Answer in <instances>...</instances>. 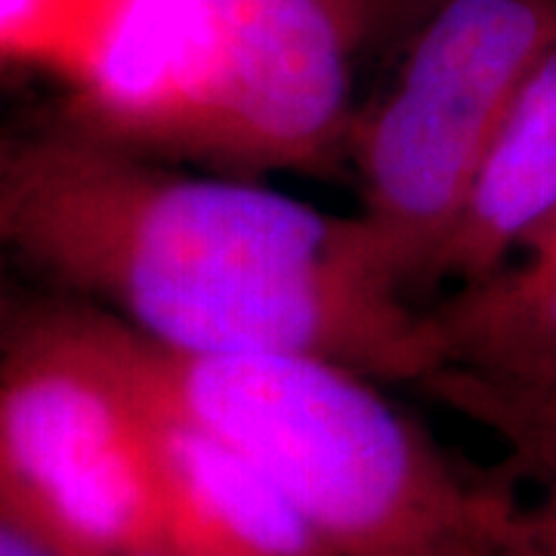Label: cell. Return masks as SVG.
<instances>
[{"mask_svg": "<svg viewBox=\"0 0 556 556\" xmlns=\"http://www.w3.org/2000/svg\"><path fill=\"white\" fill-rule=\"evenodd\" d=\"M0 241L179 353H291L427 383V316L362 217L167 174L97 137L0 139Z\"/></svg>", "mask_w": 556, "mask_h": 556, "instance_id": "6da1fadb", "label": "cell"}, {"mask_svg": "<svg viewBox=\"0 0 556 556\" xmlns=\"http://www.w3.org/2000/svg\"><path fill=\"white\" fill-rule=\"evenodd\" d=\"M146 393L251 457L338 556H497L514 501L473 482L371 378L291 353H179L84 316Z\"/></svg>", "mask_w": 556, "mask_h": 556, "instance_id": "7a4b0ae2", "label": "cell"}, {"mask_svg": "<svg viewBox=\"0 0 556 556\" xmlns=\"http://www.w3.org/2000/svg\"><path fill=\"white\" fill-rule=\"evenodd\" d=\"M551 47L556 0H442L420 22L393 93L358 137V217L405 294L437 281L497 130Z\"/></svg>", "mask_w": 556, "mask_h": 556, "instance_id": "3957f363", "label": "cell"}, {"mask_svg": "<svg viewBox=\"0 0 556 556\" xmlns=\"http://www.w3.org/2000/svg\"><path fill=\"white\" fill-rule=\"evenodd\" d=\"M0 517L53 556L167 551L137 402L80 316L40 325L0 371Z\"/></svg>", "mask_w": 556, "mask_h": 556, "instance_id": "277c9868", "label": "cell"}, {"mask_svg": "<svg viewBox=\"0 0 556 556\" xmlns=\"http://www.w3.org/2000/svg\"><path fill=\"white\" fill-rule=\"evenodd\" d=\"M217 84L179 149L241 167L325 159L346 124L350 53L362 35L331 0H223Z\"/></svg>", "mask_w": 556, "mask_h": 556, "instance_id": "5b68a950", "label": "cell"}, {"mask_svg": "<svg viewBox=\"0 0 556 556\" xmlns=\"http://www.w3.org/2000/svg\"><path fill=\"white\" fill-rule=\"evenodd\" d=\"M223 53V0H90L60 72L93 130L179 149Z\"/></svg>", "mask_w": 556, "mask_h": 556, "instance_id": "8992f818", "label": "cell"}, {"mask_svg": "<svg viewBox=\"0 0 556 556\" xmlns=\"http://www.w3.org/2000/svg\"><path fill=\"white\" fill-rule=\"evenodd\" d=\"M517 254L424 313L439 356L424 387L473 420L556 390V214Z\"/></svg>", "mask_w": 556, "mask_h": 556, "instance_id": "52a82bcc", "label": "cell"}, {"mask_svg": "<svg viewBox=\"0 0 556 556\" xmlns=\"http://www.w3.org/2000/svg\"><path fill=\"white\" fill-rule=\"evenodd\" d=\"M84 331L90 334L87 321ZM112 368L137 402L159 477L164 544L170 554L338 556L251 457L146 393L115 362Z\"/></svg>", "mask_w": 556, "mask_h": 556, "instance_id": "ba28073f", "label": "cell"}, {"mask_svg": "<svg viewBox=\"0 0 556 556\" xmlns=\"http://www.w3.org/2000/svg\"><path fill=\"white\" fill-rule=\"evenodd\" d=\"M556 214V47L522 80L479 170L437 278L473 281Z\"/></svg>", "mask_w": 556, "mask_h": 556, "instance_id": "9c48e42d", "label": "cell"}, {"mask_svg": "<svg viewBox=\"0 0 556 556\" xmlns=\"http://www.w3.org/2000/svg\"><path fill=\"white\" fill-rule=\"evenodd\" d=\"M479 424L507 442L514 477L538 482L532 504L514 501L510 529L497 556H556V390L497 408Z\"/></svg>", "mask_w": 556, "mask_h": 556, "instance_id": "30bf717a", "label": "cell"}, {"mask_svg": "<svg viewBox=\"0 0 556 556\" xmlns=\"http://www.w3.org/2000/svg\"><path fill=\"white\" fill-rule=\"evenodd\" d=\"M90 0H0V62L60 68Z\"/></svg>", "mask_w": 556, "mask_h": 556, "instance_id": "8fae6325", "label": "cell"}, {"mask_svg": "<svg viewBox=\"0 0 556 556\" xmlns=\"http://www.w3.org/2000/svg\"><path fill=\"white\" fill-rule=\"evenodd\" d=\"M340 7L350 22L358 28V35H378L380 28L402 25L412 20H427L442 0H331Z\"/></svg>", "mask_w": 556, "mask_h": 556, "instance_id": "7c38bea8", "label": "cell"}, {"mask_svg": "<svg viewBox=\"0 0 556 556\" xmlns=\"http://www.w3.org/2000/svg\"><path fill=\"white\" fill-rule=\"evenodd\" d=\"M0 556H53L47 547H40L35 538H28L16 529L10 519L0 517Z\"/></svg>", "mask_w": 556, "mask_h": 556, "instance_id": "4fadbf2b", "label": "cell"}, {"mask_svg": "<svg viewBox=\"0 0 556 556\" xmlns=\"http://www.w3.org/2000/svg\"><path fill=\"white\" fill-rule=\"evenodd\" d=\"M134 556H177V554H170V551H142V554H134Z\"/></svg>", "mask_w": 556, "mask_h": 556, "instance_id": "5bb4252c", "label": "cell"}]
</instances>
